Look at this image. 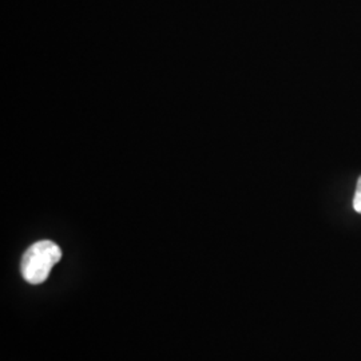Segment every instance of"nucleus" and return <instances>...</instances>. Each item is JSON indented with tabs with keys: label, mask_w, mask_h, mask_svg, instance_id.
<instances>
[{
	"label": "nucleus",
	"mask_w": 361,
	"mask_h": 361,
	"mask_svg": "<svg viewBox=\"0 0 361 361\" xmlns=\"http://www.w3.org/2000/svg\"><path fill=\"white\" fill-rule=\"evenodd\" d=\"M61 258L62 250L55 243L49 240L38 241L30 246L23 255L20 262L22 276L28 284H43Z\"/></svg>",
	"instance_id": "nucleus-1"
},
{
	"label": "nucleus",
	"mask_w": 361,
	"mask_h": 361,
	"mask_svg": "<svg viewBox=\"0 0 361 361\" xmlns=\"http://www.w3.org/2000/svg\"><path fill=\"white\" fill-rule=\"evenodd\" d=\"M353 207L357 213H361V193L355 194V198H353Z\"/></svg>",
	"instance_id": "nucleus-2"
},
{
	"label": "nucleus",
	"mask_w": 361,
	"mask_h": 361,
	"mask_svg": "<svg viewBox=\"0 0 361 361\" xmlns=\"http://www.w3.org/2000/svg\"><path fill=\"white\" fill-rule=\"evenodd\" d=\"M356 193H361V177L357 180V186H356Z\"/></svg>",
	"instance_id": "nucleus-3"
}]
</instances>
